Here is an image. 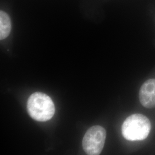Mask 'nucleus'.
Instances as JSON below:
<instances>
[{
  "instance_id": "nucleus-1",
  "label": "nucleus",
  "mask_w": 155,
  "mask_h": 155,
  "mask_svg": "<svg viewBox=\"0 0 155 155\" xmlns=\"http://www.w3.org/2000/svg\"><path fill=\"white\" fill-rule=\"evenodd\" d=\"M27 107L30 117L40 122L50 120L55 112L52 99L47 94L41 92L34 93L29 97Z\"/></svg>"
},
{
  "instance_id": "nucleus-2",
  "label": "nucleus",
  "mask_w": 155,
  "mask_h": 155,
  "mask_svg": "<svg viewBox=\"0 0 155 155\" xmlns=\"http://www.w3.org/2000/svg\"><path fill=\"white\" fill-rule=\"evenodd\" d=\"M151 124L150 120L141 114H134L128 117L122 124L123 137L129 141H141L150 134Z\"/></svg>"
},
{
  "instance_id": "nucleus-3",
  "label": "nucleus",
  "mask_w": 155,
  "mask_h": 155,
  "mask_svg": "<svg viewBox=\"0 0 155 155\" xmlns=\"http://www.w3.org/2000/svg\"><path fill=\"white\" fill-rule=\"evenodd\" d=\"M106 137L104 127L95 125L89 128L85 133L82 147L87 155H100L104 148Z\"/></svg>"
},
{
  "instance_id": "nucleus-4",
  "label": "nucleus",
  "mask_w": 155,
  "mask_h": 155,
  "mask_svg": "<svg viewBox=\"0 0 155 155\" xmlns=\"http://www.w3.org/2000/svg\"><path fill=\"white\" fill-rule=\"evenodd\" d=\"M141 104L147 109L155 107V79L146 81L139 91Z\"/></svg>"
},
{
  "instance_id": "nucleus-5",
  "label": "nucleus",
  "mask_w": 155,
  "mask_h": 155,
  "mask_svg": "<svg viewBox=\"0 0 155 155\" xmlns=\"http://www.w3.org/2000/svg\"><path fill=\"white\" fill-rule=\"evenodd\" d=\"M11 20L9 16L4 11L0 12V39H6L11 31Z\"/></svg>"
}]
</instances>
